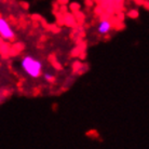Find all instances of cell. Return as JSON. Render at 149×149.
Returning <instances> with one entry per match:
<instances>
[{"label": "cell", "mask_w": 149, "mask_h": 149, "mask_svg": "<svg viewBox=\"0 0 149 149\" xmlns=\"http://www.w3.org/2000/svg\"><path fill=\"white\" fill-rule=\"evenodd\" d=\"M0 37L7 41H12L16 37L15 31L13 30L11 25L2 16H0Z\"/></svg>", "instance_id": "7a4b0ae2"}, {"label": "cell", "mask_w": 149, "mask_h": 149, "mask_svg": "<svg viewBox=\"0 0 149 149\" xmlns=\"http://www.w3.org/2000/svg\"><path fill=\"white\" fill-rule=\"evenodd\" d=\"M21 67L25 74L33 79H37L43 74V64L34 55H25L21 60Z\"/></svg>", "instance_id": "6da1fadb"}, {"label": "cell", "mask_w": 149, "mask_h": 149, "mask_svg": "<svg viewBox=\"0 0 149 149\" xmlns=\"http://www.w3.org/2000/svg\"><path fill=\"white\" fill-rule=\"evenodd\" d=\"M111 23L108 19H102L98 26H97V33L100 35H107L111 30Z\"/></svg>", "instance_id": "3957f363"}, {"label": "cell", "mask_w": 149, "mask_h": 149, "mask_svg": "<svg viewBox=\"0 0 149 149\" xmlns=\"http://www.w3.org/2000/svg\"><path fill=\"white\" fill-rule=\"evenodd\" d=\"M43 78H45V81L49 82V83H52V82H54V80H55L54 74H51V72H47V74H43Z\"/></svg>", "instance_id": "277c9868"}]
</instances>
